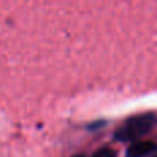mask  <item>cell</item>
Here are the masks:
<instances>
[{
    "label": "cell",
    "mask_w": 157,
    "mask_h": 157,
    "mask_svg": "<svg viewBox=\"0 0 157 157\" xmlns=\"http://www.w3.org/2000/svg\"><path fill=\"white\" fill-rule=\"evenodd\" d=\"M157 124V116L152 112L132 116L125 120L114 132V139L120 142H134L149 134Z\"/></svg>",
    "instance_id": "obj_1"
},
{
    "label": "cell",
    "mask_w": 157,
    "mask_h": 157,
    "mask_svg": "<svg viewBox=\"0 0 157 157\" xmlns=\"http://www.w3.org/2000/svg\"><path fill=\"white\" fill-rule=\"evenodd\" d=\"M157 149L156 144L152 141H139L134 142L128 146L127 157H146L152 153H155Z\"/></svg>",
    "instance_id": "obj_2"
},
{
    "label": "cell",
    "mask_w": 157,
    "mask_h": 157,
    "mask_svg": "<svg viewBox=\"0 0 157 157\" xmlns=\"http://www.w3.org/2000/svg\"><path fill=\"white\" fill-rule=\"evenodd\" d=\"M92 157H116V150L112 147H101L92 155Z\"/></svg>",
    "instance_id": "obj_3"
},
{
    "label": "cell",
    "mask_w": 157,
    "mask_h": 157,
    "mask_svg": "<svg viewBox=\"0 0 157 157\" xmlns=\"http://www.w3.org/2000/svg\"><path fill=\"white\" fill-rule=\"evenodd\" d=\"M73 157H86L84 155H76V156H73Z\"/></svg>",
    "instance_id": "obj_4"
},
{
    "label": "cell",
    "mask_w": 157,
    "mask_h": 157,
    "mask_svg": "<svg viewBox=\"0 0 157 157\" xmlns=\"http://www.w3.org/2000/svg\"><path fill=\"white\" fill-rule=\"evenodd\" d=\"M153 157H157V153H156V155H155V156H153Z\"/></svg>",
    "instance_id": "obj_5"
}]
</instances>
